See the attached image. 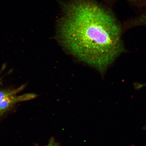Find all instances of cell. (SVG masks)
Segmentation results:
<instances>
[{
	"instance_id": "1",
	"label": "cell",
	"mask_w": 146,
	"mask_h": 146,
	"mask_svg": "<svg viewBox=\"0 0 146 146\" xmlns=\"http://www.w3.org/2000/svg\"><path fill=\"white\" fill-rule=\"evenodd\" d=\"M59 4L58 42L79 60L104 72L123 51L116 18L96 0H68Z\"/></svg>"
},
{
	"instance_id": "2",
	"label": "cell",
	"mask_w": 146,
	"mask_h": 146,
	"mask_svg": "<svg viewBox=\"0 0 146 146\" xmlns=\"http://www.w3.org/2000/svg\"><path fill=\"white\" fill-rule=\"evenodd\" d=\"M24 88L25 86L22 85L17 88L0 89V117L13 109L17 104L34 98L33 94L18 95Z\"/></svg>"
},
{
	"instance_id": "3",
	"label": "cell",
	"mask_w": 146,
	"mask_h": 146,
	"mask_svg": "<svg viewBox=\"0 0 146 146\" xmlns=\"http://www.w3.org/2000/svg\"><path fill=\"white\" fill-rule=\"evenodd\" d=\"M44 146H59V144L55 140L54 138L52 137L49 140L46 145Z\"/></svg>"
},
{
	"instance_id": "4",
	"label": "cell",
	"mask_w": 146,
	"mask_h": 146,
	"mask_svg": "<svg viewBox=\"0 0 146 146\" xmlns=\"http://www.w3.org/2000/svg\"><path fill=\"white\" fill-rule=\"evenodd\" d=\"M137 23L140 25H146V13L138 18Z\"/></svg>"
},
{
	"instance_id": "5",
	"label": "cell",
	"mask_w": 146,
	"mask_h": 146,
	"mask_svg": "<svg viewBox=\"0 0 146 146\" xmlns=\"http://www.w3.org/2000/svg\"><path fill=\"white\" fill-rule=\"evenodd\" d=\"M129 2H136L138 1L139 0H127Z\"/></svg>"
}]
</instances>
